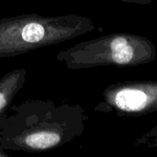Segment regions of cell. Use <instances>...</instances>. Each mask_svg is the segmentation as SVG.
Masks as SVG:
<instances>
[{"instance_id": "obj_2", "label": "cell", "mask_w": 157, "mask_h": 157, "mask_svg": "<svg viewBox=\"0 0 157 157\" xmlns=\"http://www.w3.org/2000/svg\"><path fill=\"white\" fill-rule=\"evenodd\" d=\"M86 28V20L75 15L23 14L0 18V58L15 57L64 42Z\"/></svg>"}, {"instance_id": "obj_1", "label": "cell", "mask_w": 157, "mask_h": 157, "mask_svg": "<svg viewBox=\"0 0 157 157\" xmlns=\"http://www.w3.org/2000/svg\"><path fill=\"white\" fill-rule=\"evenodd\" d=\"M80 128L76 106L31 98L11 104L0 114V145L8 151L41 153L70 143Z\"/></svg>"}, {"instance_id": "obj_6", "label": "cell", "mask_w": 157, "mask_h": 157, "mask_svg": "<svg viewBox=\"0 0 157 157\" xmlns=\"http://www.w3.org/2000/svg\"><path fill=\"white\" fill-rule=\"evenodd\" d=\"M128 44V41L126 39L124 38H116L114 40H111L110 42V51L111 52H114V51H117L124 46H126Z\"/></svg>"}, {"instance_id": "obj_7", "label": "cell", "mask_w": 157, "mask_h": 157, "mask_svg": "<svg viewBox=\"0 0 157 157\" xmlns=\"http://www.w3.org/2000/svg\"><path fill=\"white\" fill-rule=\"evenodd\" d=\"M0 157H9V155L5 152V149L0 145Z\"/></svg>"}, {"instance_id": "obj_5", "label": "cell", "mask_w": 157, "mask_h": 157, "mask_svg": "<svg viewBox=\"0 0 157 157\" xmlns=\"http://www.w3.org/2000/svg\"><path fill=\"white\" fill-rule=\"evenodd\" d=\"M132 57H133V50L129 44L117 51L111 52V58L117 63H121V64L128 63L131 62Z\"/></svg>"}, {"instance_id": "obj_4", "label": "cell", "mask_w": 157, "mask_h": 157, "mask_svg": "<svg viewBox=\"0 0 157 157\" xmlns=\"http://www.w3.org/2000/svg\"><path fill=\"white\" fill-rule=\"evenodd\" d=\"M147 101L146 94L141 90L123 89L115 96L116 106L126 111L142 110L146 106Z\"/></svg>"}, {"instance_id": "obj_3", "label": "cell", "mask_w": 157, "mask_h": 157, "mask_svg": "<svg viewBox=\"0 0 157 157\" xmlns=\"http://www.w3.org/2000/svg\"><path fill=\"white\" fill-rule=\"evenodd\" d=\"M27 79V70L17 68L7 72L0 78V114L13 102L23 88Z\"/></svg>"}]
</instances>
